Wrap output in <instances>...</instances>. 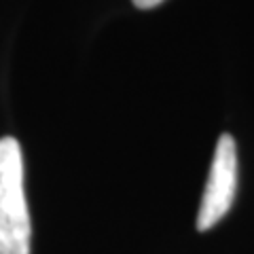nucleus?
Instances as JSON below:
<instances>
[{
	"label": "nucleus",
	"mask_w": 254,
	"mask_h": 254,
	"mask_svg": "<svg viewBox=\"0 0 254 254\" xmlns=\"http://www.w3.org/2000/svg\"><path fill=\"white\" fill-rule=\"evenodd\" d=\"M237 190V150L235 140L229 133H222L212 159L208 185L203 190L201 208L197 214V229L208 231L220 222L231 210Z\"/></svg>",
	"instance_id": "2"
},
{
	"label": "nucleus",
	"mask_w": 254,
	"mask_h": 254,
	"mask_svg": "<svg viewBox=\"0 0 254 254\" xmlns=\"http://www.w3.org/2000/svg\"><path fill=\"white\" fill-rule=\"evenodd\" d=\"M163 0H133V4L140 6V9H153V6L161 4Z\"/></svg>",
	"instance_id": "3"
},
{
	"label": "nucleus",
	"mask_w": 254,
	"mask_h": 254,
	"mask_svg": "<svg viewBox=\"0 0 254 254\" xmlns=\"http://www.w3.org/2000/svg\"><path fill=\"white\" fill-rule=\"evenodd\" d=\"M30 212L23 193V159L15 138L0 140V254H30Z\"/></svg>",
	"instance_id": "1"
}]
</instances>
